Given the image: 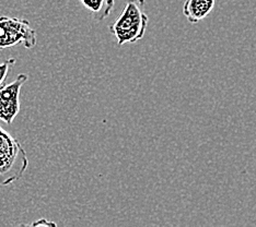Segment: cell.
<instances>
[{
    "label": "cell",
    "instance_id": "6da1fadb",
    "mask_svg": "<svg viewBox=\"0 0 256 227\" xmlns=\"http://www.w3.org/2000/svg\"><path fill=\"white\" fill-rule=\"evenodd\" d=\"M144 5V0H127L120 15L110 25V32L120 46L135 44L144 38L149 22Z\"/></svg>",
    "mask_w": 256,
    "mask_h": 227
},
{
    "label": "cell",
    "instance_id": "7a4b0ae2",
    "mask_svg": "<svg viewBox=\"0 0 256 227\" xmlns=\"http://www.w3.org/2000/svg\"><path fill=\"white\" fill-rule=\"evenodd\" d=\"M28 164L26 153L18 140L0 126V183L10 185L19 180Z\"/></svg>",
    "mask_w": 256,
    "mask_h": 227
},
{
    "label": "cell",
    "instance_id": "3957f363",
    "mask_svg": "<svg viewBox=\"0 0 256 227\" xmlns=\"http://www.w3.org/2000/svg\"><path fill=\"white\" fill-rule=\"evenodd\" d=\"M23 44L26 48L36 45V34L30 23L18 17H0V49Z\"/></svg>",
    "mask_w": 256,
    "mask_h": 227
},
{
    "label": "cell",
    "instance_id": "277c9868",
    "mask_svg": "<svg viewBox=\"0 0 256 227\" xmlns=\"http://www.w3.org/2000/svg\"><path fill=\"white\" fill-rule=\"evenodd\" d=\"M26 80L28 75L22 73L14 82L0 87V120L12 124L20 112V91Z\"/></svg>",
    "mask_w": 256,
    "mask_h": 227
},
{
    "label": "cell",
    "instance_id": "5b68a950",
    "mask_svg": "<svg viewBox=\"0 0 256 227\" xmlns=\"http://www.w3.org/2000/svg\"><path fill=\"white\" fill-rule=\"evenodd\" d=\"M214 8V0H186L183 14L192 24H196L210 14Z\"/></svg>",
    "mask_w": 256,
    "mask_h": 227
},
{
    "label": "cell",
    "instance_id": "8992f818",
    "mask_svg": "<svg viewBox=\"0 0 256 227\" xmlns=\"http://www.w3.org/2000/svg\"><path fill=\"white\" fill-rule=\"evenodd\" d=\"M81 4L92 13L96 21H104L110 14L115 1L114 0H80Z\"/></svg>",
    "mask_w": 256,
    "mask_h": 227
},
{
    "label": "cell",
    "instance_id": "52a82bcc",
    "mask_svg": "<svg viewBox=\"0 0 256 227\" xmlns=\"http://www.w3.org/2000/svg\"><path fill=\"white\" fill-rule=\"evenodd\" d=\"M14 62H16V60L12 58V59L4 61V63L0 65V87L4 85V80H6V78H7L9 70L14 65Z\"/></svg>",
    "mask_w": 256,
    "mask_h": 227
},
{
    "label": "cell",
    "instance_id": "ba28073f",
    "mask_svg": "<svg viewBox=\"0 0 256 227\" xmlns=\"http://www.w3.org/2000/svg\"><path fill=\"white\" fill-rule=\"evenodd\" d=\"M40 224H46V225H52V226H56V224L55 223H50V222H45L44 220H40V222H36V223H34L33 225H40Z\"/></svg>",
    "mask_w": 256,
    "mask_h": 227
}]
</instances>
